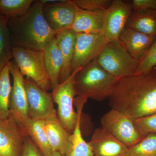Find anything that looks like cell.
<instances>
[{"label": "cell", "instance_id": "6da1fadb", "mask_svg": "<svg viewBox=\"0 0 156 156\" xmlns=\"http://www.w3.org/2000/svg\"><path fill=\"white\" fill-rule=\"evenodd\" d=\"M109 105L134 120L156 113V67L143 74L119 79Z\"/></svg>", "mask_w": 156, "mask_h": 156}, {"label": "cell", "instance_id": "7a4b0ae2", "mask_svg": "<svg viewBox=\"0 0 156 156\" xmlns=\"http://www.w3.org/2000/svg\"><path fill=\"white\" fill-rule=\"evenodd\" d=\"M44 1H35L20 17L9 19L8 24L14 45L44 51L57 32L51 28L43 13Z\"/></svg>", "mask_w": 156, "mask_h": 156}, {"label": "cell", "instance_id": "277c9868", "mask_svg": "<svg viewBox=\"0 0 156 156\" xmlns=\"http://www.w3.org/2000/svg\"><path fill=\"white\" fill-rule=\"evenodd\" d=\"M82 68L73 73L64 82L59 83L52 92L53 101L57 105L56 112L58 119L70 134L75 128L79 118L82 116L84 105L88 100L80 96L75 98V76Z\"/></svg>", "mask_w": 156, "mask_h": 156}, {"label": "cell", "instance_id": "52a82bcc", "mask_svg": "<svg viewBox=\"0 0 156 156\" xmlns=\"http://www.w3.org/2000/svg\"><path fill=\"white\" fill-rule=\"evenodd\" d=\"M101 123L102 128L128 148L135 145L146 136L137 130L134 120L113 109L104 115Z\"/></svg>", "mask_w": 156, "mask_h": 156}, {"label": "cell", "instance_id": "30bf717a", "mask_svg": "<svg viewBox=\"0 0 156 156\" xmlns=\"http://www.w3.org/2000/svg\"><path fill=\"white\" fill-rule=\"evenodd\" d=\"M132 11L131 2L122 0L112 1L104 14L102 34L108 41L119 40Z\"/></svg>", "mask_w": 156, "mask_h": 156}, {"label": "cell", "instance_id": "4316f807", "mask_svg": "<svg viewBox=\"0 0 156 156\" xmlns=\"http://www.w3.org/2000/svg\"><path fill=\"white\" fill-rule=\"evenodd\" d=\"M156 67V38L140 61L134 75L143 74L149 72Z\"/></svg>", "mask_w": 156, "mask_h": 156}, {"label": "cell", "instance_id": "484cf974", "mask_svg": "<svg viewBox=\"0 0 156 156\" xmlns=\"http://www.w3.org/2000/svg\"><path fill=\"white\" fill-rule=\"evenodd\" d=\"M125 156H156V134H148L139 143L128 148Z\"/></svg>", "mask_w": 156, "mask_h": 156}, {"label": "cell", "instance_id": "5b68a950", "mask_svg": "<svg viewBox=\"0 0 156 156\" xmlns=\"http://www.w3.org/2000/svg\"><path fill=\"white\" fill-rule=\"evenodd\" d=\"M96 60L104 69L119 79L134 75L140 63L119 39L108 42Z\"/></svg>", "mask_w": 156, "mask_h": 156}, {"label": "cell", "instance_id": "f546056e", "mask_svg": "<svg viewBox=\"0 0 156 156\" xmlns=\"http://www.w3.org/2000/svg\"><path fill=\"white\" fill-rule=\"evenodd\" d=\"M21 156H43L29 136L26 137Z\"/></svg>", "mask_w": 156, "mask_h": 156}, {"label": "cell", "instance_id": "83f0119b", "mask_svg": "<svg viewBox=\"0 0 156 156\" xmlns=\"http://www.w3.org/2000/svg\"><path fill=\"white\" fill-rule=\"evenodd\" d=\"M134 122L137 130L144 136L156 134V113L134 119Z\"/></svg>", "mask_w": 156, "mask_h": 156}, {"label": "cell", "instance_id": "cb8c5ba5", "mask_svg": "<svg viewBox=\"0 0 156 156\" xmlns=\"http://www.w3.org/2000/svg\"><path fill=\"white\" fill-rule=\"evenodd\" d=\"M11 62L0 72V121L7 119L10 115L9 102L12 89Z\"/></svg>", "mask_w": 156, "mask_h": 156}, {"label": "cell", "instance_id": "d4e9b609", "mask_svg": "<svg viewBox=\"0 0 156 156\" xmlns=\"http://www.w3.org/2000/svg\"><path fill=\"white\" fill-rule=\"evenodd\" d=\"M34 0H0V14L7 18L20 17L28 11Z\"/></svg>", "mask_w": 156, "mask_h": 156}, {"label": "cell", "instance_id": "d6986e66", "mask_svg": "<svg viewBox=\"0 0 156 156\" xmlns=\"http://www.w3.org/2000/svg\"><path fill=\"white\" fill-rule=\"evenodd\" d=\"M44 51L46 69L53 91L59 84V78L63 63L62 54L56 36L49 42Z\"/></svg>", "mask_w": 156, "mask_h": 156}, {"label": "cell", "instance_id": "7c38bea8", "mask_svg": "<svg viewBox=\"0 0 156 156\" xmlns=\"http://www.w3.org/2000/svg\"><path fill=\"white\" fill-rule=\"evenodd\" d=\"M10 71L13 78L9 102L10 115L14 117L17 124L21 127L30 118L24 86L25 79L14 60L11 62Z\"/></svg>", "mask_w": 156, "mask_h": 156}, {"label": "cell", "instance_id": "ac0fdd59", "mask_svg": "<svg viewBox=\"0 0 156 156\" xmlns=\"http://www.w3.org/2000/svg\"><path fill=\"white\" fill-rule=\"evenodd\" d=\"M44 127L53 152L64 155L71 134L58 119L57 115L44 120Z\"/></svg>", "mask_w": 156, "mask_h": 156}, {"label": "cell", "instance_id": "ffe728a7", "mask_svg": "<svg viewBox=\"0 0 156 156\" xmlns=\"http://www.w3.org/2000/svg\"><path fill=\"white\" fill-rule=\"evenodd\" d=\"M20 127L37 147L43 156H53V152L45 132L44 121L29 118Z\"/></svg>", "mask_w": 156, "mask_h": 156}, {"label": "cell", "instance_id": "8fae6325", "mask_svg": "<svg viewBox=\"0 0 156 156\" xmlns=\"http://www.w3.org/2000/svg\"><path fill=\"white\" fill-rule=\"evenodd\" d=\"M27 136L11 115L0 121V156H21Z\"/></svg>", "mask_w": 156, "mask_h": 156}, {"label": "cell", "instance_id": "3957f363", "mask_svg": "<svg viewBox=\"0 0 156 156\" xmlns=\"http://www.w3.org/2000/svg\"><path fill=\"white\" fill-rule=\"evenodd\" d=\"M118 80L104 69L95 58L76 74V96L102 101L108 98Z\"/></svg>", "mask_w": 156, "mask_h": 156}, {"label": "cell", "instance_id": "7402d4cb", "mask_svg": "<svg viewBox=\"0 0 156 156\" xmlns=\"http://www.w3.org/2000/svg\"><path fill=\"white\" fill-rule=\"evenodd\" d=\"M8 21L9 18L0 14V72L11 61L14 45Z\"/></svg>", "mask_w": 156, "mask_h": 156}, {"label": "cell", "instance_id": "2e32d148", "mask_svg": "<svg viewBox=\"0 0 156 156\" xmlns=\"http://www.w3.org/2000/svg\"><path fill=\"white\" fill-rule=\"evenodd\" d=\"M104 14V11H88L77 6L75 19L70 29L76 33L102 34Z\"/></svg>", "mask_w": 156, "mask_h": 156}, {"label": "cell", "instance_id": "9c48e42d", "mask_svg": "<svg viewBox=\"0 0 156 156\" xmlns=\"http://www.w3.org/2000/svg\"><path fill=\"white\" fill-rule=\"evenodd\" d=\"M24 86L29 116L34 120H44L57 115L52 93L41 89L29 79H25Z\"/></svg>", "mask_w": 156, "mask_h": 156}, {"label": "cell", "instance_id": "5bb4252c", "mask_svg": "<svg viewBox=\"0 0 156 156\" xmlns=\"http://www.w3.org/2000/svg\"><path fill=\"white\" fill-rule=\"evenodd\" d=\"M88 143L93 156H125L128 149L127 146L102 127L94 130Z\"/></svg>", "mask_w": 156, "mask_h": 156}, {"label": "cell", "instance_id": "ba28073f", "mask_svg": "<svg viewBox=\"0 0 156 156\" xmlns=\"http://www.w3.org/2000/svg\"><path fill=\"white\" fill-rule=\"evenodd\" d=\"M108 42L102 34L76 33L72 74L97 58Z\"/></svg>", "mask_w": 156, "mask_h": 156}, {"label": "cell", "instance_id": "4dcf8cb0", "mask_svg": "<svg viewBox=\"0 0 156 156\" xmlns=\"http://www.w3.org/2000/svg\"><path fill=\"white\" fill-rule=\"evenodd\" d=\"M131 3L133 11L156 10V0H133Z\"/></svg>", "mask_w": 156, "mask_h": 156}, {"label": "cell", "instance_id": "f1b7e54d", "mask_svg": "<svg viewBox=\"0 0 156 156\" xmlns=\"http://www.w3.org/2000/svg\"><path fill=\"white\" fill-rule=\"evenodd\" d=\"M81 9L90 11H105L110 5V0H73Z\"/></svg>", "mask_w": 156, "mask_h": 156}, {"label": "cell", "instance_id": "e0dca14e", "mask_svg": "<svg viewBox=\"0 0 156 156\" xmlns=\"http://www.w3.org/2000/svg\"><path fill=\"white\" fill-rule=\"evenodd\" d=\"M76 33L72 29L58 32L56 37L63 58V66L59 83L67 80L72 74V62L74 53Z\"/></svg>", "mask_w": 156, "mask_h": 156}, {"label": "cell", "instance_id": "1f68e13d", "mask_svg": "<svg viewBox=\"0 0 156 156\" xmlns=\"http://www.w3.org/2000/svg\"><path fill=\"white\" fill-rule=\"evenodd\" d=\"M53 156H65L64 155L58 152H53Z\"/></svg>", "mask_w": 156, "mask_h": 156}, {"label": "cell", "instance_id": "9a60e30c", "mask_svg": "<svg viewBox=\"0 0 156 156\" xmlns=\"http://www.w3.org/2000/svg\"><path fill=\"white\" fill-rule=\"evenodd\" d=\"M156 38V36L125 27L120 34L119 40L130 55L140 61Z\"/></svg>", "mask_w": 156, "mask_h": 156}, {"label": "cell", "instance_id": "44dd1931", "mask_svg": "<svg viewBox=\"0 0 156 156\" xmlns=\"http://www.w3.org/2000/svg\"><path fill=\"white\" fill-rule=\"evenodd\" d=\"M125 27L156 36V10L132 11Z\"/></svg>", "mask_w": 156, "mask_h": 156}, {"label": "cell", "instance_id": "8992f818", "mask_svg": "<svg viewBox=\"0 0 156 156\" xmlns=\"http://www.w3.org/2000/svg\"><path fill=\"white\" fill-rule=\"evenodd\" d=\"M12 58L23 75L44 90L48 91L52 89L45 65L44 51L14 45Z\"/></svg>", "mask_w": 156, "mask_h": 156}, {"label": "cell", "instance_id": "603a6c76", "mask_svg": "<svg viewBox=\"0 0 156 156\" xmlns=\"http://www.w3.org/2000/svg\"><path fill=\"white\" fill-rule=\"evenodd\" d=\"M81 117L79 118L75 128L70 134L65 156H93L89 143L86 142L82 135Z\"/></svg>", "mask_w": 156, "mask_h": 156}, {"label": "cell", "instance_id": "4fadbf2b", "mask_svg": "<svg viewBox=\"0 0 156 156\" xmlns=\"http://www.w3.org/2000/svg\"><path fill=\"white\" fill-rule=\"evenodd\" d=\"M44 1L43 13L50 27L57 32L70 29L75 19L77 7L73 0L49 4Z\"/></svg>", "mask_w": 156, "mask_h": 156}]
</instances>
